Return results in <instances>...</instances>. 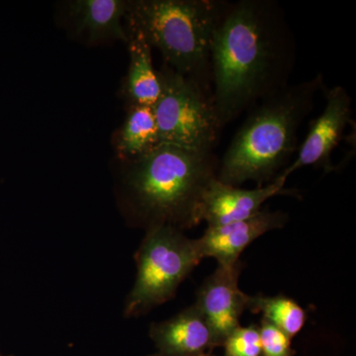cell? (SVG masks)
I'll return each mask as SVG.
<instances>
[{
    "label": "cell",
    "instance_id": "52a82bcc",
    "mask_svg": "<svg viewBox=\"0 0 356 356\" xmlns=\"http://www.w3.org/2000/svg\"><path fill=\"white\" fill-rule=\"evenodd\" d=\"M351 98L343 86L325 91V105L320 116L312 121L303 144L297 149V158L277 177H288L307 166L332 170V154L343 139L344 131L351 122ZM276 177V178H277Z\"/></svg>",
    "mask_w": 356,
    "mask_h": 356
},
{
    "label": "cell",
    "instance_id": "7a4b0ae2",
    "mask_svg": "<svg viewBox=\"0 0 356 356\" xmlns=\"http://www.w3.org/2000/svg\"><path fill=\"white\" fill-rule=\"evenodd\" d=\"M122 163L119 203L131 226L145 232L159 226L184 232L200 224L201 197L219 168L213 152L159 144Z\"/></svg>",
    "mask_w": 356,
    "mask_h": 356
},
{
    "label": "cell",
    "instance_id": "ffe728a7",
    "mask_svg": "<svg viewBox=\"0 0 356 356\" xmlns=\"http://www.w3.org/2000/svg\"><path fill=\"white\" fill-rule=\"evenodd\" d=\"M0 356H7V355H2V353H0Z\"/></svg>",
    "mask_w": 356,
    "mask_h": 356
},
{
    "label": "cell",
    "instance_id": "8fae6325",
    "mask_svg": "<svg viewBox=\"0 0 356 356\" xmlns=\"http://www.w3.org/2000/svg\"><path fill=\"white\" fill-rule=\"evenodd\" d=\"M149 337L158 356H202L216 348L209 325L194 304L168 320L153 323Z\"/></svg>",
    "mask_w": 356,
    "mask_h": 356
},
{
    "label": "cell",
    "instance_id": "e0dca14e",
    "mask_svg": "<svg viewBox=\"0 0 356 356\" xmlns=\"http://www.w3.org/2000/svg\"><path fill=\"white\" fill-rule=\"evenodd\" d=\"M261 331L262 356H294L291 339L285 332L261 318Z\"/></svg>",
    "mask_w": 356,
    "mask_h": 356
},
{
    "label": "cell",
    "instance_id": "6da1fadb",
    "mask_svg": "<svg viewBox=\"0 0 356 356\" xmlns=\"http://www.w3.org/2000/svg\"><path fill=\"white\" fill-rule=\"evenodd\" d=\"M295 51L276 2H227L210 47L211 96L221 128L289 84Z\"/></svg>",
    "mask_w": 356,
    "mask_h": 356
},
{
    "label": "cell",
    "instance_id": "30bf717a",
    "mask_svg": "<svg viewBox=\"0 0 356 356\" xmlns=\"http://www.w3.org/2000/svg\"><path fill=\"white\" fill-rule=\"evenodd\" d=\"M288 215L281 211L262 209L247 220L208 227L201 238H196L201 257L216 259L218 266H233L241 261V254L257 238L273 229L283 228Z\"/></svg>",
    "mask_w": 356,
    "mask_h": 356
},
{
    "label": "cell",
    "instance_id": "9c48e42d",
    "mask_svg": "<svg viewBox=\"0 0 356 356\" xmlns=\"http://www.w3.org/2000/svg\"><path fill=\"white\" fill-rule=\"evenodd\" d=\"M286 180L277 177L270 184L254 189H243L222 184L214 178L204 191L199 205V221L208 227L222 226L254 216L268 199L289 194L284 188Z\"/></svg>",
    "mask_w": 356,
    "mask_h": 356
},
{
    "label": "cell",
    "instance_id": "d6986e66",
    "mask_svg": "<svg viewBox=\"0 0 356 356\" xmlns=\"http://www.w3.org/2000/svg\"><path fill=\"white\" fill-rule=\"evenodd\" d=\"M147 356H158V355H156V353H154V355H147Z\"/></svg>",
    "mask_w": 356,
    "mask_h": 356
},
{
    "label": "cell",
    "instance_id": "5b68a950",
    "mask_svg": "<svg viewBox=\"0 0 356 356\" xmlns=\"http://www.w3.org/2000/svg\"><path fill=\"white\" fill-rule=\"evenodd\" d=\"M201 261L196 238H189L184 231L170 226L147 229L135 254L137 274L126 298L124 317H140L175 298Z\"/></svg>",
    "mask_w": 356,
    "mask_h": 356
},
{
    "label": "cell",
    "instance_id": "9a60e30c",
    "mask_svg": "<svg viewBox=\"0 0 356 356\" xmlns=\"http://www.w3.org/2000/svg\"><path fill=\"white\" fill-rule=\"evenodd\" d=\"M247 309L254 314H261L262 318L293 339L303 330L307 313L295 300L284 295L267 296L248 295Z\"/></svg>",
    "mask_w": 356,
    "mask_h": 356
},
{
    "label": "cell",
    "instance_id": "ac0fdd59",
    "mask_svg": "<svg viewBox=\"0 0 356 356\" xmlns=\"http://www.w3.org/2000/svg\"><path fill=\"white\" fill-rule=\"evenodd\" d=\"M202 356H216L215 355H213V353H206V355H204Z\"/></svg>",
    "mask_w": 356,
    "mask_h": 356
},
{
    "label": "cell",
    "instance_id": "277c9868",
    "mask_svg": "<svg viewBox=\"0 0 356 356\" xmlns=\"http://www.w3.org/2000/svg\"><path fill=\"white\" fill-rule=\"evenodd\" d=\"M226 6L217 0H131L126 30L140 33L170 69L210 91L211 41Z\"/></svg>",
    "mask_w": 356,
    "mask_h": 356
},
{
    "label": "cell",
    "instance_id": "4fadbf2b",
    "mask_svg": "<svg viewBox=\"0 0 356 356\" xmlns=\"http://www.w3.org/2000/svg\"><path fill=\"white\" fill-rule=\"evenodd\" d=\"M130 64L123 92L129 106L153 107L161 95V81L152 60V48L140 33L127 30Z\"/></svg>",
    "mask_w": 356,
    "mask_h": 356
},
{
    "label": "cell",
    "instance_id": "2e32d148",
    "mask_svg": "<svg viewBox=\"0 0 356 356\" xmlns=\"http://www.w3.org/2000/svg\"><path fill=\"white\" fill-rule=\"evenodd\" d=\"M224 356H262L259 325L236 327L225 339Z\"/></svg>",
    "mask_w": 356,
    "mask_h": 356
},
{
    "label": "cell",
    "instance_id": "8992f818",
    "mask_svg": "<svg viewBox=\"0 0 356 356\" xmlns=\"http://www.w3.org/2000/svg\"><path fill=\"white\" fill-rule=\"evenodd\" d=\"M161 95L153 106L159 144L210 153L221 130L211 91L168 65L158 70Z\"/></svg>",
    "mask_w": 356,
    "mask_h": 356
},
{
    "label": "cell",
    "instance_id": "ba28073f",
    "mask_svg": "<svg viewBox=\"0 0 356 356\" xmlns=\"http://www.w3.org/2000/svg\"><path fill=\"white\" fill-rule=\"evenodd\" d=\"M242 269V261L233 266H218L198 289L194 305L209 325L216 348H221L227 337L240 327L247 310L248 295L238 287Z\"/></svg>",
    "mask_w": 356,
    "mask_h": 356
},
{
    "label": "cell",
    "instance_id": "7c38bea8",
    "mask_svg": "<svg viewBox=\"0 0 356 356\" xmlns=\"http://www.w3.org/2000/svg\"><path fill=\"white\" fill-rule=\"evenodd\" d=\"M127 7L126 0H74L70 2L69 13L76 32L86 37L89 43H127Z\"/></svg>",
    "mask_w": 356,
    "mask_h": 356
},
{
    "label": "cell",
    "instance_id": "3957f363",
    "mask_svg": "<svg viewBox=\"0 0 356 356\" xmlns=\"http://www.w3.org/2000/svg\"><path fill=\"white\" fill-rule=\"evenodd\" d=\"M323 76L287 84L250 108L218 168L222 184L273 182L297 152L299 129L315 105Z\"/></svg>",
    "mask_w": 356,
    "mask_h": 356
},
{
    "label": "cell",
    "instance_id": "5bb4252c",
    "mask_svg": "<svg viewBox=\"0 0 356 356\" xmlns=\"http://www.w3.org/2000/svg\"><path fill=\"white\" fill-rule=\"evenodd\" d=\"M158 145V127L153 107L129 106L125 120L115 140V147L121 161L139 158Z\"/></svg>",
    "mask_w": 356,
    "mask_h": 356
}]
</instances>
